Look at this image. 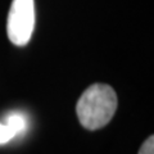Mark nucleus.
<instances>
[{
    "instance_id": "nucleus-2",
    "label": "nucleus",
    "mask_w": 154,
    "mask_h": 154,
    "mask_svg": "<svg viewBox=\"0 0 154 154\" xmlns=\"http://www.w3.org/2000/svg\"><path fill=\"white\" fill-rule=\"evenodd\" d=\"M35 28V2L13 0L7 21L8 37L14 45H26Z\"/></svg>"
},
{
    "instance_id": "nucleus-5",
    "label": "nucleus",
    "mask_w": 154,
    "mask_h": 154,
    "mask_svg": "<svg viewBox=\"0 0 154 154\" xmlns=\"http://www.w3.org/2000/svg\"><path fill=\"white\" fill-rule=\"evenodd\" d=\"M137 154H154V137L153 136H149L143 143V145Z\"/></svg>"
},
{
    "instance_id": "nucleus-4",
    "label": "nucleus",
    "mask_w": 154,
    "mask_h": 154,
    "mask_svg": "<svg viewBox=\"0 0 154 154\" xmlns=\"http://www.w3.org/2000/svg\"><path fill=\"white\" fill-rule=\"evenodd\" d=\"M13 137H14L13 131L4 122L0 121V145H2V144H5L8 141H11Z\"/></svg>"
},
{
    "instance_id": "nucleus-3",
    "label": "nucleus",
    "mask_w": 154,
    "mask_h": 154,
    "mask_svg": "<svg viewBox=\"0 0 154 154\" xmlns=\"http://www.w3.org/2000/svg\"><path fill=\"white\" fill-rule=\"evenodd\" d=\"M4 123L7 125L13 131L14 136H18L26 131V127H27V119L26 117L23 116L22 113L19 112H11L5 116V121Z\"/></svg>"
},
{
    "instance_id": "nucleus-1",
    "label": "nucleus",
    "mask_w": 154,
    "mask_h": 154,
    "mask_svg": "<svg viewBox=\"0 0 154 154\" xmlns=\"http://www.w3.org/2000/svg\"><path fill=\"white\" fill-rule=\"evenodd\" d=\"M116 91L105 84H94L80 96L76 105L79 121L86 130L104 127L113 118L117 109Z\"/></svg>"
}]
</instances>
